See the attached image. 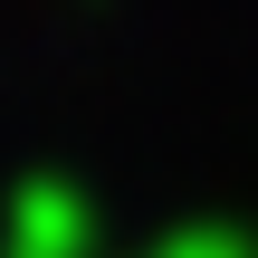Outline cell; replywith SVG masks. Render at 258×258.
I'll return each instance as SVG.
<instances>
[{"instance_id": "6da1fadb", "label": "cell", "mask_w": 258, "mask_h": 258, "mask_svg": "<svg viewBox=\"0 0 258 258\" xmlns=\"http://www.w3.org/2000/svg\"><path fill=\"white\" fill-rule=\"evenodd\" d=\"M77 249H86V211L67 191H29L10 220V258H77Z\"/></svg>"}, {"instance_id": "7a4b0ae2", "label": "cell", "mask_w": 258, "mask_h": 258, "mask_svg": "<svg viewBox=\"0 0 258 258\" xmlns=\"http://www.w3.org/2000/svg\"><path fill=\"white\" fill-rule=\"evenodd\" d=\"M230 258H249V249H230Z\"/></svg>"}]
</instances>
